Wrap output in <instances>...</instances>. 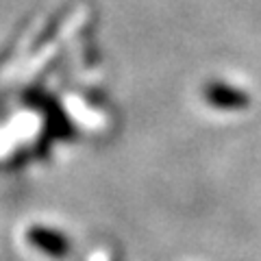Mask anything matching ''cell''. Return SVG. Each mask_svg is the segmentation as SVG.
Wrapping results in <instances>:
<instances>
[{"label":"cell","mask_w":261,"mask_h":261,"mask_svg":"<svg viewBox=\"0 0 261 261\" xmlns=\"http://www.w3.org/2000/svg\"><path fill=\"white\" fill-rule=\"evenodd\" d=\"M202 96L205 100L216 109H222V111H240V109H246L248 102H250V96L242 89L222 83V81H214V83H207L205 89H202Z\"/></svg>","instance_id":"obj_1"},{"label":"cell","mask_w":261,"mask_h":261,"mask_svg":"<svg viewBox=\"0 0 261 261\" xmlns=\"http://www.w3.org/2000/svg\"><path fill=\"white\" fill-rule=\"evenodd\" d=\"M29 242L31 246H35L37 250H42L48 257H65L70 250V242L63 233L55 231V228L46 226H33L29 231Z\"/></svg>","instance_id":"obj_2"}]
</instances>
